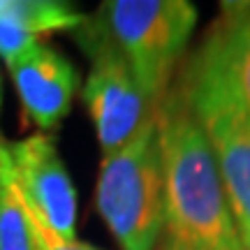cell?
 Wrapping results in <instances>:
<instances>
[{"label": "cell", "instance_id": "4", "mask_svg": "<svg viewBox=\"0 0 250 250\" xmlns=\"http://www.w3.org/2000/svg\"><path fill=\"white\" fill-rule=\"evenodd\" d=\"M100 17L146 102L158 109L195 33L197 7L188 0H109Z\"/></svg>", "mask_w": 250, "mask_h": 250}, {"label": "cell", "instance_id": "3", "mask_svg": "<svg viewBox=\"0 0 250 250\" xmlns=\"http://www.w3.org/2000/svg\"><path fill=\"white\" fill-rule=\"evenodd\" d=\"M95 206L123 250H155L165 234L158 109L121 151L100 162Z\"/></svg>", "mask_w": 250, "mask_h": 250}, {"label": "cell", "instance_id": "9", "mask_svg": "<svg viewBox=\"0 0 250 250\" xmlns=\"http://www.w3.org/2000/svg\"><path fill=\"white\" fill-rule=\"evenodd\" d=\"M211 28L220 42L234 88L250 114V5L225 2Z\"/></svg>", "mask_w": 250, "mask_h": 250}, {"label": "cell", "instance_id": "7", "mask_svg": "<svg viewBox=\"0 0 250 250\" xmlns=\"http://www.w3.org/2000/svg\"><path fill=\"white\" fill-rule=\"evenodd\" d=\"M7 67L30 121L44 134L56 130L70 114L79 88V74L74 65L42 42Z\"/></svg>", "mask_w": 250, "mask_h": 250}, {"label": "cell", "instance_id": "8", "mask_svg": "<svg viewBox=\"0 0 250 250\" xmlns=\"http://www.w3.org/2000/svg\"><path fill=\"white\" fill-rule=\"evenodd\" d=\"M88 17L58 0H0V58L14 62L42 44V37L61 30H81Z\"/></svg>", "mask_w": 250, "mask_h": 250}, {"label": "cell", "instance_id": "12", "mask_svg": "<svg viewBox=\"0 0 250 250\" xmlns=\"http://www.w3.org/2000/svg\"><path fill=\"white\" fill-rule=\"evenodd\" d=\"M155 250H208V248H199V246H192V243H183V241H179V239H171V236H165V234H162V239Z\"/></svg>", "mask_w": 250, "mask_h": 250}, {"label": "cell", "instance_id": "1", "mask_svg": "<svg viewBox=\"0 0 250 250\" xmlns=\"http://www.w3.org/2000/svg\"><path fill=\"white\" fill-rule=\"evenodd\" d=\"M165 236L208 250H243L211 144L179 86L158 107Z\"/></svg>", "mask_w": 250, "mask_h": 250}, {"label": "cell", "instance_id": "13", "mask_svg": "<svg viewBox=\"0 0 250 250\" xmlns=\"http://www.w3.org/2000/svg\"><path fill=\"white\" fill-rule=\"evenodd\" d=\"M0 100H2V93H0Z\"/></svg>", "mask_w": 250, "mask_h": 250}, {"label": "cell", "instance_id": "6", "mask_svg": "<svg viewBox=\"0 0 250 250\" xmlns=\"http://www.w3.org/2000/svg\"><path fill=\"white\" fill-rule=\"evenodd\" d=\"M7 148L28 204L54 232L77 239V190L56 142L37 132Z\"/></svg>", "mask_w": 250, "mask_h": 250}, {"label": "cell", "instance_id": "11", "mask_svg": "<svg viewBox=\"0 0 250 250\" xmlns=\"http://www.w3.org/2000/svg\"><path fill=\"white\" fill-rule=\"evenodd\" d=\"M28 204V199H26ZM28 213H30V223H33V232H35V239L40 243L42 250H100L95 246H88V243H81L77 239H65L58 232H54L49 225L37 215V211L28 204Z\"/></svg>", "mask_w": 250, "mask_h": 250}, {"label": "cell", "instance_id": "2", "mask_svg": "<svg viewBox=\"0 0 250 250\" xmlns=\"http://www.w3.org/2000/svg\"><path fill=\"white\" fill-rule=\"evenodd\" d=\"M179 90L211 144L243 250H250V114L234 88L213 28L183 65Z\"/></svg>", "mask_w": 250, "mask_h": 250}, {"label": "cell", "instance_id": "10", "mask_svg": "<svg viewBox=\"0 0 250 250\" xmlns=\"http://www.w3.org/2000/svg\"><path fill=\"white\" fill-rule=\"evenodd\" d=\"M0 250H42L5 144H0Z\"/></svg>", "mask_w": 250, "mask_h": 250}, {"label": "cell", "instance_id": "5", "mask_svg": "<svg viewBox=\"0 0 250 250\" xmlns=\"http://www.w3.org/2000/svg\"><path fill=\"white\" fill-rule=\"evenodd\" d=\"M86 44L90 67L83 81V102L104 158L121 151L155 109L146 102L130 65L104 28L90 26Z\"/></svg>", "mask_w": 250, "mask_h": 250}]
</instances>
